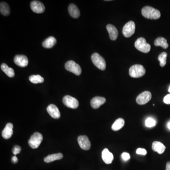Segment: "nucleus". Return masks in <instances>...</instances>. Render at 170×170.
<instances>
[{
    "label": "nucleus",
    "mask_w": 170,
    "mask_h": 170,
    "mask_svg": "<svg viewBox=\"0 0 170 170\" xmlns=\"http://www.w3.org/2000/svg\"><path fill=\"white\" fill-rule=\"evenodd\" d=\"M141 13L144 17L149 19H158L161 16L159 11L150 6L144 7L141 10Z\"/></svg>",
    "instance_id": "nucleus-1"
},
{
    "label": "nucleus",
    "mask_w": 170,
    "mask_h": 170,
    "mask_svg": "<svg viewBox=\"0 0 170 170\" xmlns=\"http://www.w3.org/2000/svg\"><path fill=\"white\" fill-rule=\"evenodd\" d=\"M146 70L143 66L139 64L133 65L129 68V74L130 77L138 78L145 75Z\"/></svg>",
    "instance_id": "nucleus-2"
},
{
    "label": "nucleus",
    "mask_w": 170,
    "mask_h": 170,
    "mask_svg": "<svg viewBox=\"0 0 170 170\" xmlns=\"http://www.w3.org/2000/svg\"><path fill=\"white\" fill-rule=\"evenodd\" d=\"M135 47L136 49L144 53H149L151 49V46L147 43L146 39L143 38H138L135 42Z\"/></svg>",
    "instance_id": "nucleus-3"
},
{
    "label": "nucleus",
    "mask_w": 170,
    "mask_h": 170,
    "mask_svg": "<svg viewBox=\"0 0 170 170\" xmlns=\"http://www.w3.org/2000/svg\"><path fill=\"white\" fill-rule=\"evenodd\" d=\"M91 60L93 64L100 70H105L106 63L104 58L98 53H94L91 56Z\"/></svg>",
    "instance_id": "nucleus-4"
},
{
    "label": "nucleus",
    "mask_w": 170,
    "mask_h": 170,
    "mask_svg": "<svg viewBox=\"0 0 170 170\" xmlns=\"http://www.w3.org/2000/svg\"><path fill=\"white\" fill-rule=\"evenodd\" d=\"M43 139V136L41 133L39 132L34 133L28 140V144L32 149H37L41 144Z\"/></svg>",
    "instance_id": "nucleus-5"
},
{
    "label": "nucleus",
    "mask_w": 170,
    "mask_h": 170,
    "mask_svg": "<svg viewBox=\"0 0 170 170\" xmlns=\"http://www.w3.org/2000/svg\"><path fill=\"white\" fill-rule=\"evenodd\" d=\"M65 68L67 70L78 76L80 75L82 72L81 67L80 65L73 60H69L66 63Z\"/></svg>",
    "instance_id": "nucleus-6"
},
{
    "label": "nucleus",
    "mask_w": 170,
    "mask_h": 170,
    "mask_svg": "<svg viewBox=\"0 0 170 170\" xmlns=\"http://www.w3.org/2000/svg\"><path fill=\"white\" fill-rule=\"evenodd\" d=\"M135 24L133 21L127 22L123 28L122 33L126 38H129L134 34L135 31Z\"/></svg>",
    "instance_id": "nucleus-7"
},
{
    "label": "nucleus",
    "mask_w": 170,
    "mask_h": 170,
    "mask_svg": "<svg viewBox=\"0 0 170 170\" xmlns=\"http://www.w3.org/2000/svg\"><path fill=\"white\" fill-rule=\"evenodd\" d=\"M63 101L64 105L71 109L77 108L79 105L77 99L70 95L65 96L63 98Z\"/></svg>",
    "instance_id": "nucleus-8"
},
{
    "label": "nucleus",
    "mask_w": 170,
    "mask_h": 170,
    "mask_svg": "<svg viewBox=\"0 0 170 170\" xmlns=\"http://www.w3.org/2000/svg\"><path fill=\"white\" fill-rule=\"evenodd\" d=\"M151 98L152 95L149 91H144L137 97L136 98L137 103L140 105H143L149 102L151 100Z\"/></svg>",
    "instance_id": "nucleus-9"
},
{
    "label": "nucleus",
    "mask_w": 170,
    "mask_h": 170,
    "mask_svg": "<svg viewBox=\"0 0 170 170\" xmlns=\"http://www.w3.org/2000/svg\"><path fill=\"white\" fill-rule=\"evenodd\" d=\"M78 141L80 147L82 149L88 150L90 149L91 143L88 137L86 136H80L78 138Z\"/></svg>",
    "instance_id": "nucleus-10"
},
{
    "label": "nucleus",
    "mask_w": 170,
    "mask_h": 170,
    "mask_svg": "<svg viewBox=\"0 0 170 170\" xmlns=\"http://www.w3.org/2000/svg\"><path fill=\"white\" fill-rule=\"evenodd\" d=\"M30 7L33 11L36 14H42L45 11V6L41 1H33L30 4Z\"/></svg>",
    "instance_id": "nucleus-11"
},
{
    "label": "nucleus",
    "mask_w": 170,
    "mask_h": 170,
    "mask_svg": "<svg viewBox=\"0 0 170 170\" xmlns=\"http://www.w3.org/2000/svg\"><path fill=\"white\" fill-rule=\"evenodd\" d=\"M14 62L16 65L21 67H25L28 64V60L24 55H17L14 59Z\"/></svg>",
    "instance_id": "nucleus-12"
},
{
    "label": "nucleus",
    "mask_w": 170,
    "mask_h": 170,
    "mask_svg": "<svg viewBox=\"0 0 170 170\" xmlns=\"http://www.w3.org/2000/svg\"><path fill=\"white\" fill-rule=\"evenodd\" d=\"M47 112H48L50 115L53 118L59 119L60 116V113L59 110L55 105L53 104L50 105L46 109Z\"/></svg>",
    "instance_id": "nucleus-13"
},
{
    "label": "nucleus",
    "mask_w": 170,
    "mask_h": 170,
    "mask_svg": "<svg viewBox=\"0 0 170 170\" xmlns=\"http://www.w3.org/2000/svg\"><path fill=\"white\" fill-rule=\"evenodd\" d=\"M102 158L106 164H110L113 161V156L107 149H104L102 153Z\"/></svg>",
    "instance_id": "nucleus-14"
},
{
    "label": "nucleus",
    "mask_w": 170,
    "mask_h": 170,
    "mask_svg": "<svg viewBox=\"0 0 170 170\" xmlns=\"http://www.w3.org/2000/svg\"><path fill=\"white\" fill-rule=\"evenodd\" d=\"M106 102V99L103 97H96L91 100V105L93 108L97 109Z\"/></svg>",
    "instance_id": "nucleus-15"
},
{
    "label": "nucleus",
    "mask_w": 170,
    "mask_h": 170,
    "mask_svg": "<svg viewBox=\"0 0 170 170\" xmlns=\"http://www.w3.org/2000/svg\"><path fill=\"white\" fill-rule=\"evenodd\" d=\"M14 125L12 123H8L7 124L5 128L2 132V136L4 139H10L12 136L14 131H13Z\"/></svg>",
    "instance_id": "nucleus-16"
},
{
    "label": "nucleus",
    "mask_w": 170,
    "mask_h": 170,
    "mask_svg": "<svg viewBox=\"0 0 170 170\" xmlns=\"http://www.w3.org/2000/svg\"><path fill=\"white\" fill-rule=\"evenodd\" d=\"M106 29L107 30L111 40H116L118 36V31L116 27L112 25L108 24L106 26Z\"/></svg>",
    "instance_id": "nucleus-17"
},
{
    "label": "nucleus",
    "mask_w": 170,
    "mask_h": 170,
    "mask_svg": "<svg viewBox=\"0 0 170 170\" xmlns=\"http://www.w3.org/2000/svg\"><path fill=\"white\" fill-rule=\"evenodd\" d=\"M152 148L154 151L157 152L159 154H163L166 149L165 146L159 141L154 142L152 144Z\"/></svg>",
    "instance_id": "nucleus-18"
},
{
    "label": "nucleus",
    "mask_w": 170,
    "mask_h": 170,
    "mask_svg": "<svg viewBox=\"0 0 170 170\" xmlns=\"http://www.w3.org/2000/svg\"><path fill=\"white\" fill-rule=\"evenodd\" d=\"M69 14L74 18H78L80 16V11L77 6L74 4H70L68 7Z\"/></svg>",
    "instance_id": "nucleus-19"
},
{
    "label": "nucleus",
    "mask_w": 170,
    "mask_h": 170,
    "mask_svg": "<svg viewBox=\"0 0 170 170\" xmlns=\"http://www.w3.org/2000/svg\"><path fill=\"white\" fill-rule=\"evenodd\" d=\"M56 43V39L53 36H50L42 43L43 46L46 48H51Z\"/></svg>",
    "instance_id": "nucleus-20"
},
{
    "label": "nucleus",
    "mask_w": 170,
    "mask_h": 170,
    "mask_svg": "<svg viewBox=\"0 0 170 170\" xmlns=\"http://www.w3.org/2000/svg\"><path fill=\"white\" fill-rule=\"evenodd\" d=\"M63 155L62 153L54 154H50L45 157L44 161L46 163H51L54 161L62 159Z\"/></svg>",
    "instance_id": "nucleus-21"
},
{
    "label": "nucleus",
    "mask_w": 170,
    "mask_h": 170,
    "mask_svg": "<svg viewBox=\"0 0 170 170\" xmlns=\"http://www.w3.org/2000/svg\"><path fill=\"white\" fill-rule=\"evenodd\" d=\"M1 70L6 74L8 77L10 78H13L14 77L15 73L14 69L11 68L9 67L7 64L5 63H2L1 66Z\"/></svg>",
    "instance_id": "nucleus-22"
},
{
    "label": "nucleus",
    "mask_w": 170,
    "mask_h": 170,
    "mask_svg": "<svg viewBox=\"0 0 170 170\" xmlns=\"http://www.w3.org/2000/svg\"><path fill=\"white\" fill-rule=\"evenodd\" d=\"M154 45L156 46H161L164 49H167L169 46L166 39L163 37H159L156 39L154 41Z\"/></svg>",
    "instance_id": "nucleus-23"
},
{
    "label": "nucleus",
    "mask_w": 170,
    "mask_h": 170,
    "mask_svg": "<svg viewBox=\"0 0 170 170\" xmlns=\"http://www.w3.org/2000/svg\"><path fill=\"white\" fill-rule=\"evenodd\" d=\"M125 121L122 118H119L115 121L112 126V129L113 131H118L124 126Z\"/></svg>",
    "instance_id": "nucleus-24"
},
{
    "label": "nucleus",
    "mask_w": 170,
    "mask_h": 170,
    "mask_svg": "<svg viewBox=\"0 0 170 170\" xmlns=\"http://www.w3.org/2000/svg\"><path fill=\"white\" fill-rule=\"evenodd\" d=\"M1 14L4 16H8L10 14V7L8 4L5 2H1L0 4Z\"/></svg>",
    "instance_id": "nucleus-25"
},
{
    "label": "nucleus",
    "mask_w": 170,
    "mask_h": 170,
    "mask_svg": "<svg viewBox=\"0 0 170 170\" xmlns=\"http://www.w3.org/2000/svg\"><path fill=\"white\" fill-rule=\"evenodd\" d=\"M29 80L34 84L42 83L44 81V78L39 75H32L29 77Z\"/></svg>",
    "instance_id": "nucleus-26"
},
{
    "label": "nucleus",
    "mask_w": 170,
    "mask_h": 170,
    "mask_svg": "<svg viewBox=\"0 0 170 170\" xmlns=\"http://www.w3.org/2000/svg\"><path fill=\"white\" fill-rule=\"evenodd\" d=\"M167 56V53L166 52H163L158 56V60L160 62V65L162 67L166 65Z\"/></svg>",
    "instance_id": "nucleus-27"
},
{
    "label": "nucleus",
    "mask_w": 170,
    "mask_h": 170,
    "mask_svg": "<svg viewBox=\"0 0 170 170\" xmlns=\"http://www.w3.org/2000/svg\"><path fill=\"white\" fill-rule=\"evenodd\" d=\"M146 126L149 128H151L156 125V121L152 118H148L146 121Z\"/></svg>",
    "instance_id": "nucleus-28"
},
{
    "label": "nucleus",
    "mask_w": 170,
    "mask_h": 170,
    "mask_svg": "<svg viewBox=\"0 0 170 170\" xmlns=\"http://www.w3.org/2000/svg\"><path fill=\"white\" fill-rule=\"evenodd\" d=\"M21 147L18 146H15L12 149V152L15 155L18 154L21 151Z\"/></svg>",
    "instance_id": "nucleus-29"
},
{
    "label": "nucleus",
    "mask_w": 170,
    "mask_h": 170,
    "mask_svg": "<svg viewBox=\"0 0 170 170\" xmlns=\"http://www.w3.org/2000/svg\"><path fill=\"white\" fill-rule=\"evenodd\" d=\"M122 159L125 161H127L130 158V154L127 152H124L122 154Z\"/></svg>",
    "instance_id": "nucleus-30"
},
{
    "label": "nucleus",
    "mask_w": 170,
    "mask_h": 170,
    "mask_svg": "<svg viewBox=\"0 0 170 170\" xmlns=\"http://www.w3.org/2000/svg\"><path fill=\"white\" fill-rule=\"evenodd\" d=\"M136 153L138 154H141V155L145 156L147 154V151L145 149L139 148L137 150Z\"/></svg>",
    "instance_id": "nucleus-31"
},
{
    "label": "nucleus",
    "mask_w": 170,
    "mask_h": 170,
    "mask_svg": "<svg viewBox=\"0 0 170 170\" xmlns=\"http://www.w3.org/2000/svg\"><path fill=\"white\" fill-rule=\"evenodd\" d=\"M164 102L167 105H170V94L167 95L164 97Z\"/></svg>",
    "instance_id": "nucleus-32"
},
{
    "label": "nucleus",
    "mask_w": 170,
    "mask_h": 170,
    "mask_svg": "<svg viewBox=\"0 0 170 170\" xmlns=\"http://www.w3.org/2000/svg\"><path fill=\"white\" fill-rule=\"evenodd\" d=\"M11 161H12V162L14 164H16V163H18V158H17V157L15 156L12 157Z\"/></svg>",
    "instance_id": "nucleus-33"
},
{
    "label": "nucleus",
    "mask_w": 170,
    "mask_h": 170,
    "mask_svg": "<svg viewBox=\"0 0 170 170\" xmlns=\"http://www.w3.org/2000/svg\"><path fill=\"white\" fill-rule=\"evenodd\" d=\"M166 170H170V162H167V163Z\"/></svg>",
    "instance_id": "nucleus-34"
},
{
    "label": "nucleus",
    "mask_w": 170,
    "mask_h": 170,
    "mask_svg": "<svg viewBox=\"0 0 170 170\" xmlns=\"http://www.w3.org/2000/svg\"><path fill=\"white\" fill-rule=\"evenodd\" d=\"M167 127L168 128V129H170V122H168V123Z\"/></svg>",
    "instance_id": "nucleus-35"
},
{
    "label": "nucleus",
    "mask_w": 170,
    "mask_h": 170,
    "mask_svg": "<svg viewBox=\"0 0 170 170\" xmlns=\"http://www.w3.org/2000/svg\"><path fill=\"white\" fill-rule=\"evenodd\" d=\"M168 91L170 93V87H169V89H168Z\"/></svg>",
    "instance_id": "nucleus-36"
}]
</instances>
